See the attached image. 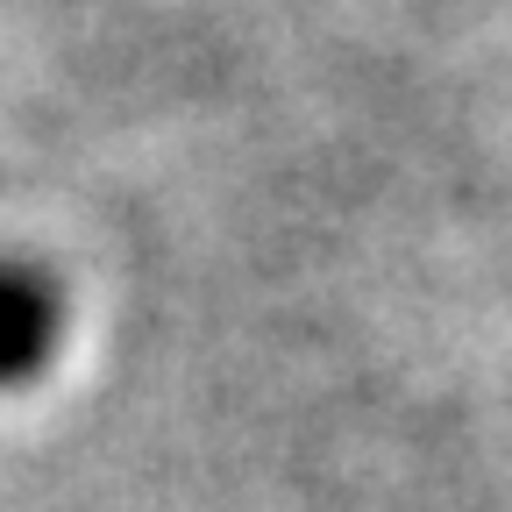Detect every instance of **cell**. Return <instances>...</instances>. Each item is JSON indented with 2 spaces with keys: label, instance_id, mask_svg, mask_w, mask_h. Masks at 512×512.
<instances>
[{
  "label": "cell",
  "instance_id": "cell-1",
  "mask_svg": "<svg viewBox=\"0 0 512 512\" xmlns=\"http://www.w3.org/2000/svg\"><path fill=\"white\" fill-rule=\"evenodd\" d=\"M57 299L36 271H0V377H29L50 356Z\"/></svg>",
  "mask_w": 512,
  "mask_h": 512
}]
</instances>
